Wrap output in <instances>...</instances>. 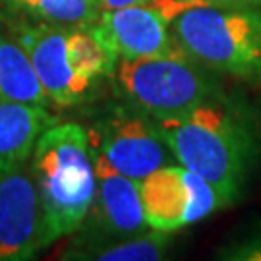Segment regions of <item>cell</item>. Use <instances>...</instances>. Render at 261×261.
<instances>
[{
  "instance_id": "cell-5",
  "label": "cell",
  "mask_w": 261,
  "mask_h": 261,
  "mask_svg": "<svg viewBox=\"0 0 261 261\" xmlns=\"http://www.w3.org/2000/svg\"><path fill=\"white\" fill-rule=\"evenodd\" d=\"M112 77L124 103L145 112L155 122L184 116L224 93L223 75L180 47L161 56L118 60Z\"/></svg>"
},
{
  "instance_id": "cell-2",
  "label": "cell",
  "mask_w": 261,
  "mask_h": 261,
  "mask_svg": "<svg viewBox=\"0 0 261 261\" xmlns=\"http://www.w3.org/2000/svg\"><path fill=\"white\" fill-rule=\"evenodd\" d=\"M29 168L41 203L43 250L74 234L91 207L97 186L89 136L75 122L53 124L41 134Z\"/></svg>"
},
{
  "instance_id": "cell-11",
  "label": "cell",
  "mask_w": 261,
  "mask_h": 261,
  "mask_svg": "<svg viewBox=\"0 0 261 261\" xmlns=\"http://www.w3.org/2000/svg\"><path fill=\"white\" fill-rule=\"evenodd\" d=\"M56 122L48 107L0 101V172L28 163L41 134Z\"/></svg>"
},
{
  "instance_id": "cell-15",
  "label": "cell",
  "mask_w": 261,
  "mask_h": 261,
  "mask_svg": "<svg viewBox=\"0 0 261 261\" xmlns=\"http://www.w3.org/2000/svg\"><path fill=\"white\" fill-rule=\"evenodd\" d=\"M223 261H261V217L253 219L215 250Z\"/></svg>"
},
{
  "instance_id": "cell-17",
  "label": "cell",
  "mask_w": 261,
  "mask_h": 261,
  "mask_svg": "<svg viewBox=\"0 0 261 261\" xmlns=\"http://www.w3.org/2000/svg\"><path fill=\"white\" fill-rule=\"evenodd\" d=\"M188 2H205L221 6H261V0H188Z\"/></svg>"
},
{
  "instance_id": "cell-3",
  "label": "cell",
  "mask_w": 261,
  "mask_h": 261,
  "mask_svg": "<svg viewBox=\"0 0 261 261\" xmlns=\"http://www.w3.org/2000/svg\"><path fill=\"white\" fill-rule=\"evenodd\" d=\"M2 21V19H0ZM25 48L50 105L77 107L112 77L118 58L93 25H47L4 21Z\"/></svg>"
},
{
  "instance_id": "cell-12",
  "label": "cell",
  "mask_w": 261,
  "mask_h": 261,
  "mask_svg": "<svg viewBox=\"0 0 261 261\" xmlns=\"http://www.w3.org/2000/svg\"><path fill=\"white\" fill-rule=\"evenodd\" d=\"M0 101L50 107L25 48L0 21Z\"/></svg>"
},
{
  "instance_id": "cell-4",
  "label": "cell",
  "mask_w": 261,
  "mask_h": 261,
  "mask_svg": "<svg viewBox=\"0 0 261 261\" xmlns=\"http://www.w3.org/2000/svg\"><path fill=\"white\" fill-rule=\"evenodd\" d=\"M170 29L186 55L219 75L261 85V6L167 0Z\"/></svg>"
},
{
  "instance_id": "cell-16",
  "label": "cell",
  "mask_w": 261,
  "mask_h": 261,
  "mask_svg": "<svg viewBox=\"0 0 261 261\" xmlns=\"http://www.w3.org/2000/svg\"><path fill=\"white\" fill-rule=\"evenodd\" d=\"M101 10H116L124 8V6H136V4H151V2H159V0H95Z\"/></svg>"
},
{
  "instance_id": "cell-10",
  "label": "cell",
  "mask_w": 261,
  "mask_h": 261,
  "mask_svg": "<svg viewBox=\"0 0 261 261\" xmlns=\"http://www.w3.org/2000/svg\"><path fill=\"white\" fill-rule=\"evenodd\" d=\"M39 252L41 203L28 161L0 172V261H28Z\"/></svg>"
},
{
  "instance_id": "cell-1",
  "label": "cell",
  "mask_w": 261,
  "mask_h": 261,
  "mask_svg": "<svg viewBox=\"0 0 261 261\" xmlns=\"http://www.w3.org/2000/svg\"><path fill=\"white\" fill-rule=\"evenodd\" d=\"M174 161L234 205L261 161V124L246 103L221 93L184 116L157 122Z\"/></svg>"
},
{
  "instance_id": "cell-13",
  "label": "cell",
  "mask_w": 261,
  "mask_h": 261,
  "mask_svg": "<svg viewBox=\"0 0 261 261\" xmlns=\"http://www.w3.org/2000/svg\"><path fill=\"white\" fill-rule=\"evenodd\" d=\"M101 16L95 0H0L2 21L47 25H93Z\"/></svg>"
},
{
  "instance_id": "cell-14",
  "label": "cell",
  "mask_w": 261,
  "mask_h": 261,
  "mask_svg": "<svg viewBox=\"0 0 261 261\" xmlns=\"http://www.w3.org/2000/svg\"><path fill=\"white\" fill-rule=\"evenodd\" d=\"M170 246V232L147 228L145 232L116 240L91 253L93 261H157L163 259Z\"/></svg>"
},
{
  "instance_id": "cell-6",
  "label": "cell",
  "mask_w": 261,
  "mask_h": 261,
  "mask_svg": "<svg viewBox=\"0 0 261 261\" xmlns=\"http://www.w3.org/2000/svg\"><path fill=\"white\" fill-rule=\"evenodd\" d=\"M93 157V155H91ZM95 196L84 223L62 250V259H89L107 244L132 238L151 228L145 221L140 182L112 170L105 161L93 157Z\"/></svg>"
},
{
  "instance_id": "cell-9",
  "label": "cell",
  "mask_w": 261,
  "mask_h": 261,
  "mask_svg": "<svg viewBox=\"0 0 261 261\" xmlns=\"http://www.w3.org/2000/svg\"><path fill=\"white\" fill-rule=\"evenodd\" d=\"M93 29L118 60L161 56L178 48L167 0L101 10Z\"/></svg>"
},
{
  "instance_id": "cell-7",
  "label": "cell",
  "mask_w": 261,
  "mask_h": 261,
  "mask_svg": "<svg viewBox=\"0 0 261 261\" xmlns=\"http://www.w3.org/2000/svg\"><path fill=\"white\" fill-rule=\"evenodd\" d=\"M91 155L112 170L136 182L165 165H172V151L159 124L130 105H116L87 130Z\"/></svg>"
},
{
  "instance_id": "cell-8",
  "label": "cell",
  "mask_w": 261,
  "mask_h": 261,
  "mask_svg": "<svg viewBox=\"0 0 261 261\" xmlns=\"http://www.w3.org/2000/svg\"><path fill=\"white\" fill-rule=\"evenodd\" d=\"M145 221L151 228L176 232L224 209L215 188L182 165H165L140 182Z\"/></svg>"
}]
</instances>
